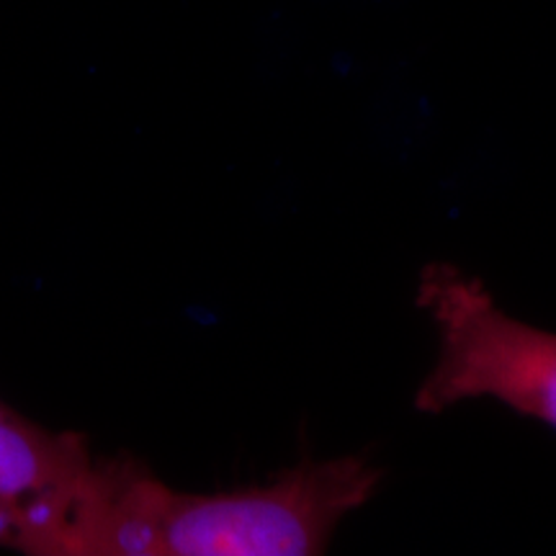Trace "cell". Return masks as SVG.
<instances>
[{
	"instance_id": "1",
	"label": "cell",
	"mask_w": 556,
	"mask_h": 556,
	"mask_svg": "<svg viewBox=\"0 0 556 556\" xmlns=\"http://www.w3.org/2000/svg\"><path fill=\"white\" fill-rule=\"evenodd\" d=\"M379 484L356 454L225 492H180L135 456H93L54 556H317Z\"/></svg>"
},
{
	"instance_id": "2",
	"label": "cell",
	"mask_w": 556,
	"mask_h": 556,
	"mask_svg": "<svg viewBox=\"0 0 556 556\" xmlns=\"http://www.w3.org/2000/svg\"><path fill=\"white\" fill-rule=\"evenodd\" d=\"M417 307L438 332L435 364L415 394L420 413L490 400L556 430V332L513 317L482 278L443 261L420 270Z\"/></svg>"
},
{
	"instance_id": "3",
	"label": "cell",
	"mask_w": 556,
	"mask_h": 556,
	"mask_svg": "<svg viewBox=\"0 0 556 556\" xmlns=\"http://www.w3.org/2000/svg\"><path fill=\"white\" fill-rule=\"evenodd\" d=\"M93 456L83 435L41 428L0 400V546L52 556Z\"/></svg>"
}]
</instances>
